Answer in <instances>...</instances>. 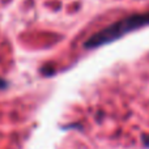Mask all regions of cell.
<instances>
[{
  "label": "cell",
  "instance_id": "1",
  "mask_svg": "<svg viewBox=\"0 0 149 149\" xmlns=\"http://www.w3.org/2000/svg\"><path fill=\"white\" fill-rule=\"evenodd\" d=\"M147 25H149V12L127 16V17L120 18V20L113 22L111 25L101 29L100 31H95L93 36H90L85 41L84 47L88 50H93L105 46V45L111 43V42L124 37L126 34L131 33L136 29L144 28Z\"/></svg>",
  "mask_w": 149,
  "mask_h": 149
},
{
  "label": "cell",
  "instance_id": "2",
  "mask_svg": "<svg viewBox=\"0 0 149 149\" xmlns=\"http://www.w3.org/2000/svg\"><path fill=\"white\" fill-rule=\"evenodd\" d=\"M143 140H144V144L147 145V147H149V136H144Z\"/></svg>",
  "mask_w": 149,
  "mask_h": 149
}]
</instances>
